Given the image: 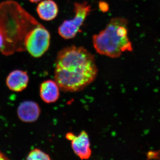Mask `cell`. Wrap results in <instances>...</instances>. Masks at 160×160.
Returning a JSON list of instances; mask_svg holds the SVG:
<instances>
[{
    "mask_svg": "<svg viewBox=\"0 0 160 160\" xmlns=\"http://www.w3.org/2000/svg\"><path fill=\"white\" fill-rule=\"evenodd\" d=\"M98 73L94 56L84 47L67 46L58 52L54 81L62 91H82L94 82Z\"/></svg>",
    "mask_w": 160,
    "mask_h": 160,
    "instance_id": "6da1fadb",
    "label": "cell"
},
{
    "mask_svg": "<svg viewBox=\"0 0 160 160\" xmlns=\"http://www.w3.org/2000/svg\"><path fill=\"white\" fill-rule=\"evenodd\" d=\"M41 23L17 2L6 1L0 3V34L3 45L1 51L8 56L25 51L27 36Z\"/></svg>",
    "mask_w": 160,
    "mask_h": 160,
    "instance_id": "7a4b0ae2",
    "label": "cell"
},
{
    "mask_svg": "<svg viewBox=\"0 0 160 160\" xmlns=\"http://www.w3.org/2000/svg\"><path fill=\"white\" fill-rule=\"evenodd\" d=\"M128 22L125 18L111 19L105 29L92 36L96 51L112 58H119L126 52L132 51L133 46L128 36Z\"/></svg>",
    "mask_w": 160,
    "mask_h": 160,
    "instance_id": "3957f363",
    "label": "cell"
},
{
    "mask_svg": "<svg viewBox=\"0 0 160 160\" xmlns=\"http://www.w3.org/2000/svg\"><path fill=\"white\" fill-rule=\"evenodd\" d=\"M74 16L71 19L64 21L58 28V33L66 40L74 38L81 31L86 18L92 11L91 5L86 1L74 4Z\"/></svg>",
    "mask_w": 160,
    "mask_h": 160,
    "instance_id": "277c9868",
    "label": "cell"
},
{
    "mask_svg": "<svg viewBox=\"0 0 160 160\" xmlns=\"http://www.w3.org/2000/svg\"><path fill=\"white\" fill-rule=\"evenodd\" d=\"M51 41V35L42 24L35 27L26 37L25 47L29 54L35 58H39L48 51Z\"/></svg>",
    "mask_w": 160,
    "mask_h": 160,
    "instance_id": "5b68a950",
    "label": "cell"
},
{
    "mask_svg": "<svg viewBox=\"0 0 160 160\" xmlns=\"http://www.w3.org/2000/svg\"><path fill=\"white\" fill-rule=\"evenodd\" d=\"M66 138L71 142L72 150L81 159H89L92 150L89 135L86 131L82 130L78 136L71 132H67Z\"/></svg>",
    "mask_w": 160,
    "mask_h": 160,
    "instance_id": "8992f818",
    "label": "cell"
},
{
    "mask_svg": "<svg viewBox=\"0 0 160 160\" xmlns=\"http://www.w3.org/2000/svg\"><path fill=\"white\" fill-rule=\"evenodd\" d=\"M38 104L31 101H26L19 105L17 109L18 117L22 122L32 123L36 122L41 114Z\"/></svg>",
    "mask_w": 160,
    "mask_h": 160,
    "instance_id": "52a82bcc",
    "label": "cell"
},
{
    "mask_svg": "<svg viewBox=\"0 0 160 160\" xmlns=\"http://www.w3.org/2000/svg\"><path fill=\"white\" fill-rule=\"evenodd\" d=\"M29 77L27 72L16 69L11 72L6 79L7 87L11 91L21 92L27 88Z\"/></svg>",
    "mask_w": 160,
    "mask_h": 160,
    "instance_id": "ba28073f",
    "label": "cell"
},
{
    "mask_svg": "<svg viewBox=\"0 0 160 160\" xmlns=\"http://www.w3.org/2000/svg\"><path fill=\"white\" fill-rule=\"evenodd\" d=\"M60 89L54 80H46L40 86V97L47 104L56 102L59 98Z\"/></svg>",
    "mask_w": 160,
    "mask_h": 160,
    "instance_id": "9c48e42d",
    "label": "cell"
},
{
    "mask_svg": "<svg viewBox=\"0 0 160 160\" xmlns=\"http://www.w3.org/2000/svg\"><path fill=\"white\" fill-rule=\"evenodd\" d=\"M36 11L40 19L49 22L54 20L58 16V6L53 0H42L37 6Z\"/></svg>",
    "mask_w": 160,
    "mask_h": 160,
    "instance_id": "30bf717a",
    "label": "cell"
},
{
    "mask_svg": "<svg viewBox=\"0 0 160 160\" xmlns=\"http://www.w3.org/2000/svg\"><path fill=\"white\" fill-rule=\"evenodd\" d=\"M26 159L28 160H51L49 154L38 148H35L32 150L28 153Z\"/></svg>",
    "mask_w": 160,
    "mask_h": 160,
    "instance_id": "8fae6325",
    "label": "cell"
},
{
    "mask_svg": "<svg viewBox=\"0 0 160 160\" xmlns=\"http://www.w3.org/2000/svg\"><path fill=\"white\" fill-rule=\"evenodd\" d=\"M100 10L103 12H106L109 10V6L108 3L104 1H100L98 3Z\"/></svg>",
    "mask_w": 160,
    "mask_h": 160,
    "instance_id": "7c38bea8",
    "label": "cell"
},
{
    "mask_svg": "<svg viewBox=\"0 0 160 160\" xmlns=\"http://www.w3.org/2000/svg\"><path fill=\"white\" fill-rule=\"evenodd\" d=\"M9 158L7 157V156L3 153L0 151V160H9Z\"/></svg>",
    "mask_w": 160,
    "mask_h": 160,
    "instance_id": "4fadbf2b",
    "label": "cell"
},
{
    "mask_svg": "<svg viewBox=\"0 0 160 160\" xmlns=\"http://www.w3.org/2000/svg\"><path fill=\"white\" fill-rule=\"evenodd\" d=\"M3 45V40L2 37V36H1V34H0V50H1V49H2Z\"/></svg>",
    "mask_w": 160,
    "mask_h": 160,
    "instance_id": "5bb4252c",
    "label": "cell"
},
{
    "mask_svg": "<svg viewBox=\"0 0 160 160\" xmlns=\"http://www.w3.org/2000/svg\"><path fill=\"white\" fill-rule=\"evenodd\" d=\"M29 2H31V3H37L40 2V1H42V0H28Z\"/></svg>",
    "mask_w": 160,
    "mask_h": 160,
    "instance_id": "9a60e30c",
    "label": "cell"
}]
</instances>
